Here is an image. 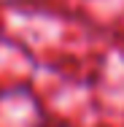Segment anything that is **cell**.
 Returning a JSON list of instances; mask_svg holds the SVG:
<instances>
[{"mask_svg": "<svg viewBox=\"0 0 124 127\" xmlns=\"http://www.w3.org/2000/svg\"><path fill=\"white\" fill-rule=\"evenodd\" d=\"M35 127H65V122H59V119H51V116H41Z\"/></svg>", "mask_w": 124, "mask_h": 127, "instance_id": "6da1fadb", "label": "cell"}]
</instances>
